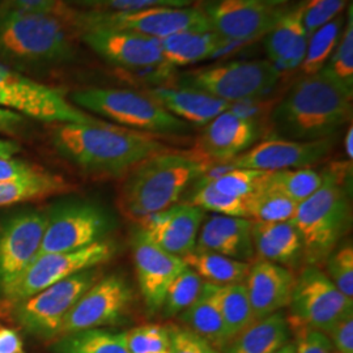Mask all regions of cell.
Listing matches in <instances>:
<instances>
[{
  "label": "cell",
  "mask_w": 353,
  "mask_h": 353,
  "mask_svg": "<svg viewBox=\"0 0 353 353\" xmlns=\"http://www.w3.org/2000/svg\"><path fill=\"white\" fill-rule=\"evenodd\" d=\"M51 141L59 154L80 169L119 176L159 152L168 150L151 134L97 123H62L54 127Z\"/></svg>",
  "instance_id": "cell-1"
},
{
  "label": "cell",
  "mask_w": 353,
  "mask_h": 353,
  "mask_svg": "<svg viewBox=\"0 0 353 353\" xmlns=\"http://www.w3.org/2000/svg\"><path fill=\"white\" fill-rule=\"evenodd\" d=\"M352 118V92L325 72L305 76L272 108L275 138L316 141L332 138Z\"/></svg>",
  "instance_id": "cell-2"
},
{
  "label": "cell",
  "mask_w": 353,
  "mask_h": 353,
  "mask_svg": "<svg viewBox=\"0 0 353 353\" xmlns=\"http://www.w3.org/2000/svg\"><path fill=\"white\" fill-rule=\"evenodd\" d=\"M212 164L196 152H159L127 172L119 190V208L139 223L178 203L183 191Z\"/></svg>",
  "instance_id": "cell-3"
},
{
  "label": "cell",
  "mask_w": 353,
  "mask_h": 353,
  "mask_svg": "<svg viewBox=\"0 0 353 353\" xmlns=\"http://www.w3.org/2000/svg\"><path fill=\"white\" fill-rule=\"evenodd\" d=\"M75 48L62 19L20 10L0 0V62L19 70L67 63Z\"/></svg>",
  "instance_id": "cell-4"
},
{
  "label": "cell",
  "mask_w": 353,
  "mask_h": 353,
  "mask_svg": "<svg viewBox=\"0 0 353 353\" xmlns=\"http://www.w3.org/2000/svg\"><path fill=\"white\" fill-rule=\"evenodd\" d=\"M347 176L348 164L325 170L322 186L297 207L292 221L301 237L306 265L325 263L351 229L352 205Z\"/></svg>",
  "instance_id": "cell-5"
},
{
  "label": "cell",
  "mask_w": 353,
  "mask_h": 353,
  "mask_svg": "<svg viewBox=\"0 0 353 353\" xmlns=\"http://www.w3.org/2000/svg\"><path fill=\"white\" fill-rule=\"evenodd\" d=\"M76 108L105 117L121 127L145 134H183L189 125L154 101L130 89H79L70 97Z\"/></svg>",
  "instance_id": "cell-6"
},
{
  "label": "cell",
  "mask_w": 353,
  "mask_h": 353,
  "mask_svg": "<svg viewBox=\"0 0 353 353\" xmlns=\"http://www.w3.org/2000/svg\"><path fill=\"white\" fill-rule=\"evenodd\" d=\"M67 23L81 32L85 29L127 30L147 37L163 39L185 30L211 29L205 13L192 8L156 7L127 12L71 11Z\"/></svg>",
  "instance_id": "cell-7"
},
{
  "label": "cell",
  "mask_w": 353,
  "mask_h": 353,
  "mask_svg": "<svg viewBox=\"0 0 353 353\" xmlns=\"http://www.w3.org/2000/svg\"><path fill=\"white\" fill-rule=\"evenodd\" d=\"M0 108L11 109L49 123H97L100 119L76 108L59 89L36 80L0 63Z\"/></svg>",
  "instance_id": "cell-8"
},
{
  "label": "cell",
  "mask_w": 353,
  "mask_h": 353,
  "mask_svg": "<svg viewBox=\"0 0 353 353\" xmlns=\"http://www.w3.org/2000/svg\"><path fill=\"white\" fill-rule=\"evenodd\" d=\"M290 330L307 328L327 334L343 316L353 313V299L344 296L316 265H305L294 280L290 299Z\"/></svg>",
  "instance_id": "cell-9"
},
{
  "label": "cell",
  "mask_w": 353,
  "mask_h": 353,
  "mask_svg": "<svg viewBox=\"0 0 353 353\" xmlns=\"http://www.w3.org/2000/svg\"><path fill=\"white\" fill-rule=\"evenodd\" d=\"M280 70L270 61H240L216 64L186 75V87L207 92L237 105L265 97L276 87Z\"/></svg>",
  "instance_id": "cell-10"
},
{
  "label": "cell",
  "mask_w": 353,
  "mask_h": 353,
  "mask_svg": "<svg viewBox=\"0 0 353 353\" xmlns=\"http://www.w3.org/2000/svg\"><path fill=\"white\" fill-rule=\"evenodd\" d=\"M114 252L113 243L102 240L74 252L38 255L12 287L4 292V297L13 305L21 303L52 284L108 262Z\"/></svg>",
  "instance_id": "cell-11"
},
{
  "label": "cell",
  "mask_w": 353,
  "mask_h": 353,
  "mask_svg": "<svg viewBox=\"0 0 353 353\" xmlns=\"http://www.w3.org/2000/svg\"><path fill=\"white\" fill-rule=\"evenodd\" d=\"M100 278L96 268L75 274L16 303L14 318L28 332L51 338L59 335L64 318L76 301Z\"/></svg>",
  "instance_id": "cell-12"
},
{
  "label": "cell",
  "mask_w": 353,
  "mask_h": 353,
  "mask_svg": "<svg viewBox=\"0 0 353 353\" xmlns=\"http://www.w3.org/2000/svg\"><path fill=\"white\" fill-rule=\"evenodd\" d=\"M110 228L108 214L94 204L64 205L48 219L38 255L74 252L102 241Z\"/></svg>",
  "instance_id": "cell-13"
},
{
  "label": "cell",
  "mask_w": 353,
  "mask_h": 353,
  "mask_svg": "<svg viewBox=\"0 0 353 353\" xmlns=\"http://www.w3.org/2000/svg\"><path fill=\"white\" fill-rule=\"evenodd\" d=\"M132 290L118 275L99 279L76 301L64 318L59 335L113 325L126 313Z\"/></svg>",
  "instance_id": "cell-14"
},
{
  "label": "cell",
  "mask_w": 353,
  "mask_h": 353,
  "mask_svg": "<svg viewBox=\"0 0 353 353\" xmlns=\"http://www.w3.org/2000/svg\"><path fill=\"white\" fill-rule=\"evenodd\" d=\"M203 12L212 32L236 45L265 36L284 11L263 0H214Z\"/></svg>",
  "instance_id": "cell-15"
},
{
  "label": "cell",
  "mask_w": 353,
  "mask_h": 353,
  "mask_svg": "<svg viewBox=\"0 0 353 353\" xmlns=\"http://www.w3.org/2000/svg\"><path fill=\"white\" fill-rule=\"evenodd\" d=\"M81 41L106 62L130 71L172 70L165 64L160 39L115 29H85Z\"/></svg>",
  "instance_id": "cell-16"
},
{
  "label": "cell",
  "mask_w": 353,
  "mask_h": 353,
  "mask_svg": "<svg viewBox=\"0 0 353 353\" xmlns=\"http://www.w3.org/2000/svg\"><path fill=\"white\" fill-rule=\"evenodd\" d=\"M334 145V137L316 141H296L274 137L241 153L227 164L221 165L263 172L310 168L325 160Z\"/></svg>",
  "instance_id": "cell-17"
},
{
  "label": "cell",
  "mask_w": 353,
  "mask_h": 353,
  "mask_svg": "<svg viewBox=\"0 0 353 353\" xmlns=\"http://www.w3.org/2000/svg\"><path fill=\"white\" fill-rule=\"evenodd\" d=\"M205 212L191 203H176L139 223L140 234L169 254L186 256L195 249Z\"/></svg>",
  "instance_id": "cell-18"
},
{
  "label": "cell",
  "mask_w": 353,
  "mask_h": 353,
  "mask_svg": "<svg viewBox=\"0 0 353 353\" xmlns=\"http://www.w3.org/2000/svg\"><path fill=\"white\" fill-rule=\"evenodd\" d=\"M43 214H20L0 233V288L12 287L38 256L48 224Z\"/></svg>",
  "instance_id": "cell-19"
},
{
  "label": "cell",
  "mask_w": 353,
  "mask_h": 353,
  "mask_svg": "<svg viewBox=\"0 0 353 353\" xmlns=\"http://www.w3.org/2000/svg\"><path fill=\"white\" fill-rule=\"evenodd\" d=\"M132 256L143 300L147 310L154 314L161 310L168 287L186 263L183 258L153 245L138 230L132 240Z\"/></svg>",
  "instance_id": "cell-20"
},
{
  "label": "cell",
  "mask_w": 353,
  "mask_h": 353,
  "mask_svg": "<svg viewBox=\"0 0 353 353\" xmlns=\"http://www.w3.org/2000/svg\"><path fill=\"white\" fill-rule=\"evenodd\" d=\"M258 135V125L252 118L229 108L205 125L195 152L211 164H227L252 148Z\"/></svg>",
  "instance_id": "cell-21"
},
{
  "label": "cell",
  "mask_w": 353,
  "mask_h": 353,
  "mask_svg": "<svg viewBox=\"0 0 353 353\" xmlns=\"http://www.w3.org/2000/svg\"><path fill=\"white\" fill-rule=\"evenodd\" d=\"M294 275L284 265L258 261L250 265L245 287L255 319L281 312L290 306Z\"/></svg>",
  "instance_id": "cell-22"
},
{
  "label": "cell",
  "mask_w": 353,
  "mask_h": 353,
  "mask_svg": "<svg viewBox=\"0 0 353 353\" xmlns=\"http://www.w3.org/2000/svg\"><path fill=\"white\" fill-rule=\"evenodd\" d=\"M252 229V221L249 219L212 214L203 223L195 250L249 261L254 255Z\"/></svg>",
  "instance_id": "cell-23"
},
{
  "label": "cell",
  "mask_w": 353,
  "mask_h": 353,
  "mask_svg": "<svg viewBox=\"0 0 353 353\" xmlns=\"http://www.w3.org/2000/svg\"><path fill=\"white\" fill-rule=\"evenodd\" d=\"M309 34L303 24V0L284 11L275 26L265 34V48L270 62L279 70L290 71L303 64Z\"/></svg>",
  "instance_id": "cell-24"
},
{
  "label": "cell",
  "mask_w": 353,
  "mask_h": 353,
  "mask_svg": "<svg viewBox=\"0 0 353 353\" xmlns=\"http://www.w3.org/2000/svg\"><path fill=\"white\" fill-rule=\"evenodd\" d=\"M147 94L159 102L165 110L188 125L192 123L196 126H205L219 114L224 113L232 108V105L224 100L186 85L181 88L157 87L150 89Z\"/></svg>",
  "instance_id": "cell-25"
},
{
  "label": "cell",
  "mask_w": 353,
  "mask_h": 353,
  "mask_svg": "<svg viewBox=\"0 0 353 353\" xmlns=\"http://www.w3.org/2000/svg\"><path fill=\"white\" fill-rule=\"evenodd\" d=\"M160 43L165 64L172 68L212 59L234 48L233 43L219 37L211 29L179 32L160 39Z\"/></svg>",
  "instance_id": "cell-26"
},
{
  "label": "cell",
  "mask_w": 353,
  "mask_h": 353,
  "mask_svg": "<svg viewBox=\"0 0 353 353\" xmlns=\"http://www.w3.org/2000/svg\"><path fill=\"white\" fill-rule=\"evenodd\" d=\"M252 246L261 261L280 265H293L303 256V242L294 223L252 221Z\"/></svg>",
  "instance_id": "cell-27"
},
{
  "label": "cell",
  "mask_w": 353,
  "mask_h": 353,
  "mask_svg": "<svg viewBox=\"0 0 353 353\" xmlns=\"http://www.w3.org/2000/svg\"><path fill=\"white\" fill-rule=\"evenodd\" d=\"M290 323L281 312L254 321L228 343L224 353H275L290 338Z\"/></svg>",
  "instance_id": "cell-28"
},
{
  "label": "cell",
  "mask_w": 353,
  "mask_h": 353,
  "mask_svg": "<svg viewBox=\"0 0 353 353\" xmlns=\"http://www.w3.org/2000/svg\"><path fill=\"white\" fill-rule=\"evenodd\" d=\"M219 285L204 281L198 299L179 316L189 330L210 341L217 350L228 344L227 330L217 303Z\"/></svg>",
  "instance_id": "cell-29"
},
{
  "label": "cell",
  "mask_w": 353,
  "mask_h": 353,
  "mask_svg": "<svg viewBox=\"0 0 353 353\" xmlns=\"http://www.w3.org/2000/svg\"><path fill=\"white\" fill-rule=\"evenodd\" d=\"M183 261L204 281L216 285L245 283L250 271V265L243 261L195 249L183 256Z\"/></svg>",
  "instance_id": "cell-30"
},
{
  "label": "cell",
  "mask_w": 353,
  "mask_h": 353,
  "mask_svg": "<svg viewBox=\"0 0 353 353\" xmlns=\"http://www.w3.org/2000/svg\"><path fill=\"white\" fill-rule=\"evenodd\" d=\"M70 189L64 178L39 169L32 176L0 183V207L63 194Z\"/></svg>",
  "instance_id": "cell-31"
},
{
  "label": "cell",
  "mask_w": 353,
  "mask_h": 353,
  "mask_svg": "<svg viewBox=\"0 0 353 353\" xmlns=\"http://www.w3.org/2000/svg\"><path fill=\"white\" fill-rule=\"evenodd\" d=\"M271 172L242 169V168H227L224 165L217 169H210L198 181L210 183L212 188L225 194L228 196L246 201L265 189Z\"/></svg>",
  "instance_id": "cell-32"
},
{
  "label": "cell",
  "mask_w": 353,
  "mask_h": 353,
  "mask_svg": "<svg viewBox=\"0 0 353 353\" xmlns=\"http://www.w3.org/2000/svg\"><path fill=\"white\" fill-rule=\"evenodd\" d=\"M58 353H130L125 332H112L101 328L84 330L63 335L54 344Z\"/></svg>",
  "instance_id": "cell-33"
},
{
  "label": "cell",
  "mask_w": 353,
  "mask_h": 353,
  "mask_svg": "<svg viewBox=\"0 0 353 353\" xmlns=\"http://www.w3.org/2000/svg\"><path fill=\"white\" fill-rule=\"evenodd\" d=\"M217 303L227 330L228 343L256 321L245 283L219 285Z\"/></svg>",
  "instance_id": "cell-34"
},
{
  "label": "cell",
  "mask_w": 353,
  "mask_h": 353,
  "mask_svg": "<svg viewBox=\"0 0 353 353\" xmlns=\"http://www.w3.org/2000/svg\"><path fill=\"white\" fill-rule=\"evenodd\" d=\"M343 28L344 17L339 14L309 34L305 58L300 65L305 76L316 75L326 65L339 42Z\"/></svg>",
  "instance_id": "cell-35"
},
{
  "label": "cell",
  "mask_w": 353,
  "mask_h": 353,
  "mask_svg": "<svg viewBox=\"0 0 353 353\" xmlns=\"http://www.w3.org/2000/svg\"><path fill=\"white\" fill-rule=\"evenodd\" d=\"M323 181L325 172H318L312 168H301L271 172L267 186L300 204L310 198L322 186Z\"/></svg>",
  "instance_id": "cell-36"
},
{
  "label": "cell",
  "mask_w": 353,
  "mask_h": 353,
  "mask_svg": "<svg viewBox=\"0 0 353 353\" xmlns=\"http://www.w3.org/2000/svg\"><path fill=\"white\" fill-rule=\"evenodd\" d=\"M248 219L256 223H280L293 220L299 204L284 194L265 186L246 199Z\"/></svg>",
  "instance_id": "cell-37"
},
{
  "label": "cell",
  "mask_w": 353,
  "mask_h": 353,
  "mask_svg": "<svg viewBox=\"0 0 353 353\" xmlns=\"http://www.w3.org/2000/svg\"><path fill=\"white\" fill-rule=\"evenodd\" d=\"M341 87L353 92V8L350 6L345 26L326 65L321 70Z\"/></svg>",
  "instance_id": "cell-38"
},
{
  "label": "cell",
  "mask_w": 353,
  "mask_h": 353,
  "mask_svg": "<svg viewBox=\"0 0 353 353\" xmlns=\"http://www.w3.org/2000/svg\"><path fill=\"white\" fill-rule=\"evenodd\" d=\"M203 284L204 280L186 265L166 290L161 306L163 316L170 318L183 313L198 299Z\"/></svg>",
  "instance_id": "cell-39"
},
{
  "label": "cell",
  "mask_w": 353,
  "mask_h": 353,
  "mask_svg": "<svg viewBox=\"0 0 353 353\" xmlns=\"http://www.w3.org/2000/svg\"><path fill=\"white\" fill-rule=\"evenodd\" d=\"M189 203L201 208L204 212L210 211L214 214L248 219L246 201L228 196L212 188L210 183L202 181H198L196 189L192 194L191 202Z\"/></svg>",
  "instance_id": "cell-40"
},
{
  "label": "cell",
  "mask_w": 353,
  "mask_h": 353,
  "mask_svg": "<svg viewBox=\"0 0 353 353\" xmlns=\"http://www.w3.org/2000/svg\"><path fill=\"white\" fill-rule=\"evenodd\" d=\"M130 353H170L169 328L160 325H143L125 332Z\"/></svg>",
  "instance_id": "cell-41"
},
{
  "label": "cell",
  "mask_w": 353,
  "mask_h": 353,
  "mask_svg": "<svg viewBox=\"0 0 353 353\" xmlns=\"http://www.w3.org/2000/svg\"><path fill=\"white\" fill-rule=\"evenodd\" d=\"M76 6L87 11H105V12H127L156 7L186 8L191 7L195 0H70Z\"/></svg>",
  "instance_id": "cell-42"
},
{
  "label": "cell",
  "mask_w": 353,
  "mask_h": 353,
  "mask_svg": "<svg viewBox=\"0 0 353 353\" xmlns=\"http://www.w3.org/2000/svg\"><path fill=\"white\" fill-rule=\"evenodd\" d=\"M326 275L341 293L353 299V246L345 243L336 248L326 259Z\"/></svg>",
  "instance_id": "cell-43"
},
{
  "label": "cell",
  "mask_w": 353,
  "mask_h": 353,
  "mask_svg": "<svg viewBox=\"0 0 353 353\" xmlns=\"http://www.w3.org/2000/svg\"><path fill=\"white\" fill-rule=\"evenodd\" d=\"M350 0H303V24L307 34L341 14Z\"/></svg>",
  "instance_id": "cell-44"
},
{
  "label": "cell",
  "mask_w": 353,
  "mask_h": 353,
  "mask_svg": "<svg viewBox=\"0 0 353 353\" xmlns=\"http://www.w3.org/2000/svg\"><path fill=\"white\" fill-rule=\"evenodd\" d=\"M170 353H220L208 341L189 328H169Z\"/></svg>",
  "instance_id": "cell-45"
},
{
  "label": "cell",
  "mask_w": 353,
  "mask_h": 353,
  "mask_svg": "<svg viewBox=\"0 0 353 353\" xmlns=\"http://www.w3.org/2000/svg\"><path fill=\"white\" fill-rule=\"evenodd\" d=\"M296 332V353H332L331 341L323 332L307 328H297Z\"/></svg>",
  "instance_id": "cell-46"
},
{
  "label": "cell",
  "mask_w": 353,
  "mask_h": 353,
  "mask_svg": "<svg viewBox=\"0 0 353 353\" xmlns=\"http://www.w3.org/2000/svg\"><path fill=\"white\" fill-rule=\"evenodd\" d=\"M10 4L20 10H26L29 12L43 13L51 14L62 19L64 23L67 21L70 13L72 11L71 7L64 3V0H6Z\"/></svg>",
  "instance_id": "cell-47"
},
{
  "label": "cell",
  "mask_w": 353,
  "mask_h": 353,
  "mask_svg": "<svg viewBox=\"0 0 353 353\" xmlns=\"http://www.w3.org/2000/svg\"><path fill=\"white\" fill-rule=\"evenodd\" d=\"M334 351L353 353V313L343 316L326 334Z\"/></svg>",
  "instance_id": "cell-48"
},
{
  "label": "cell",
  "mask_w": 353,
  "mask_h": 353,
  "mask_svg": "<svg viewBox=\"0 0 353 353\" xmlns=\"http://www.w3.org/2000/svg\"><path fill=\"white\" fill-rule=\"evenodd\" d=\"M41 168L13 157L0 156V183L16 181L37 173Z\"/></svg>",
  "instance_id": "cell-49"
},
{
  "label": "cell",
  "mask_w": 353,
  "mask_h": 353,
  "mask_svg": "<svg viewBox=\"0 0 353 353\" xmlns=\"http://www.w3.org/2000/svg\"><path fill=\"white\" fill-rule=\"evenodd\" d=\"M26 123V117L11 109L0 108V134H13Z\"/></svg>",
  "instance_id": "cell-50"
},
{
  "label": "cell",
  "mask_w": 353,
  "mask_h": 353,
  "mask_svg": "<svg viewBox=\"0 0 353 353\" xmlns=\"http://www.w3.org/2000/svg\"><path fill=\"white\" fill-rule=\"evenodd\" d=\"M0 353H24L20 335L8 327H0Z\"/></svg>",
  "instance_id": "cell-51"
},
{
  "label": "cell",
  "mask_w": 353,
  "mask_h": 353,
  "mask_svg": "<svg viewBox=\"0 0 353 353\" xmlns=\"http://www.w3.org/2000/svg\"><path fill=\"white\" fill-rule=\"evenodd\" d=\"M20 145L12 140L0 139V156L1 157H13L20 152Z\"/></svg>",
  "instance_id": "cell-52"
},
{
  "label": "cell",
  "mask_w": 353,
  "mask_h": 353,
  "mask_svg": "<svg viewBox=\"0 0 353 353\" xmlns=\"http://www.w3.org/2000/svg\"><path fill=\"white\" fill-rule=\"evenodd\" d=\"M352 140L353 127L350 126V128H348V131H347V134H345V138H344V151H345V154H347V157L350 159V161H352L353 157Z\"/></svg>",
  "instance_id": "cell-53"
},
{
  "label": "cell",
  "mask_w": 353,
  "mask_h": 353,
  "mask_svg": "<svg viewBox=\"0 0 353 353\" xmlns=\"http://www.w3.org/2000/svg\"><path fill=\"white\" fill-rule=\"evenodd\" d=\"M275 353H296V344H294V341H288L285 345H283Z\"/></svg>",
  "instance_id": "cell-54"
},
{
  "label": "cell",
  "mask_w": 353,
  "mask_h": 353,
  "mask_svg": "<svg viewBox=\"0 0 353 353\" xmlns=\"http://www.w3.org/2000/svg\"><path fill=\"white\" fill-rule=\"evenodd\" d=\"M265 4H268V6H271V7H280V6H283V4H285V3H288L290 0H263Z\"/></svg>",
  "instance_id": "cell-55"
},
{
  "label": "cell",
  "mask_w": 353,
  "mask_h": 353,
  "mask_svg": "<svg viewBox=\"0 0 353 353\" xmlns=\"http://www.w3.org/2000/svg\"><path fill=\"white\" fill-rule=\"evenodd\" d=\"M332 353H338V352H335V351H334V352H332Z\"/></svg>",
  "instance_id": "cell-56"
}]
</instances>
